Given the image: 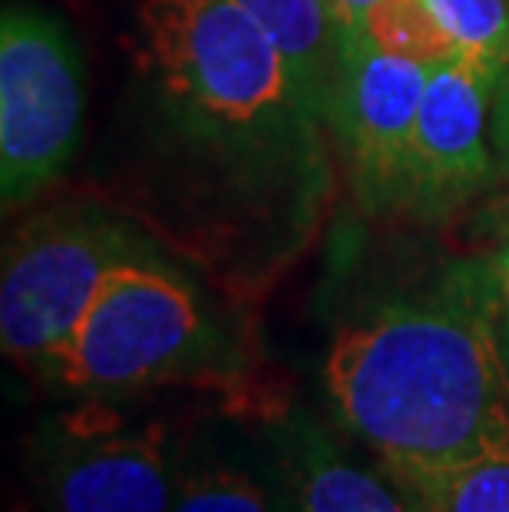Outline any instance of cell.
<instances>
[{
    "label": "cell",
    "mask_w": 509,
    "mask_h": 512,
    "mask_svg": "<svg viewBox=\"0 0 509 512\" xmlns=\"http://www.w3.org/2000/svg\"><path fill=\"white\" fill-rule=\"evenodd\" d=\"M324 387L387 473H433L509 446V367L490 261L424 298L391 301L334 334Z\"/></svg>",
    "instance_id": "6da1fadb"
},
{
    "label": "cell",
    "mask_w": 509,
    "mask_h": 512,
    "mask_svg": "<svg viewBox=\"0 0 509 512\" xmlns=\"http://www.w3.org/2000/svg\"><path fill=\"white\" fill-rule=\"evenodd\" d=\"M139 34L149 80L205 143L262 156L318 129L275 43L238 0H143Z\"/></svg>",
    "instance_id": "7a4b0ae2"
},
{
    "label": "cell",
    "mask_w": 509,
    "mask_h": 512,
    "mask_svg": "<svg viewBox=\"0 0 509 512\" xmlns=\"http://www.w3.org/2000/svg\"><path fill=\"white\" fill-rule=\"evenodd\" d=\"M219 351V331L186 281L153 261H126L106 271L50 380L80 394L199 384Z\"/></svg>",
    "instance_id": "3957f363"
},
{
    "label": "cell",
    "mask_w": 509,
    "mask_h": 512,
    "mask_svg": "<svg viewBox=\"0 0 509 512\" xmlns=\"http://www.w3.org/2000/svg\"><path fill=\"white\" fill-rule=\"evenodd\" d=\"M126 261H146V248L106 212L57 205L27 219L4 248V354L37 377H50L106 271Z\"/></svg>",
    "instance_id": "277c9868"
},
{
    "label": "cell",
    "mask_w": 509,
    "mask_h": 512,
    "mask_svg": "<svg viewBox=\"0 0 509 512\" xmlns=\"http://www.w3.org/2000/svg\"><path fill=\"white\" fill-rule=\"evenodd\" d=\"M83 67L57 17L7 4L0 17V192L30 202L67 169L80 143Z\"/></svg>",
    "instance_id": "5b68a950"
},
{
    "label": "cell",
    "mask_w": 509,
    "mask_h": 512,
    "mask_svg": "<svg viewBox=\"0 0 509 512\" xmlns=\"http://www.w3.org/2000/svg\"><path fill=\"white\" fill-rule=\"evenodd\" d=\"M496 80L500 73L467 57L430 67L400 205L407 215L443 222L490 189Z\"/></svg>",
    "instance_id": "8992f818"
},
{
    "label": "cell",
    "mask_w": 509,
    "mask_h": 512,
    "mask_svg": "<svg viewBox=\"0 0 509 512\" xmlns=\"http://www.w3.org/2000/svg\"><path fill=\"white\" fill-rule=\"evenodd\" d=\"M176 479L162 427L63 420L43 440V512H172Z\"/></svg>",
    "instance_id": "52a82bcc"
},
{
    "label": "cell",
    "mask_w": 509,
    "mask_h": 512,
    "mask_svg": "<svg viewBox=\"0 0 509 512\" xmlns=\"http://www.w3.org/2000/svg\"><path fill=\"white\" fill-rule=\"evenodd\" d=\"M430 67L351 37L334 126L351 159L357 205L391 212L404 205L410 146Z\"/></svg>",
    "instance_id": "ba28073f"
},
{
    "label": "cell",
    "mask_w": 509,
    "mask_h": 512,
    "mask_svg": "<svg viewBox=\"0 0 509 512\" xmlns=\"http://www.w3.org/2000/svg\"><path fill=\"white\" fill-rule=\"evenodd\" d=\"M275 43L314 126L338 113L351 37L328 0H238Z\"/></svg>",
    "instance_id": "9c48e42d"
},
{
    "label": "cell",
    "mask_w": 509,
    "mask_h": 512,
    "mask_svg": "<svg viewBox=\"0 0 509 512\" xmlns=\"http://www.w3.org/2000/svg\"><path fill=\"white\" fill-rule=\"evenodd\" d=\"M281 483L295 512H424L381 466L348 460L314 423H291L281 440Z\"/></svg>",
    "instance_id": "30bf717a"
},
{
    "label": "cell",
    "mask_w": 509,
    "mask_h": 512,
    "mask_svg": "<svg viewBox=\"0 0 509 512\" xmlns=\"http://www.w3.org/2000/svg\"><path fill=\"white\" fill-rule=\"evenodd\" d=\"M172 512H295L288 486H272L248 466L202 456L179 466Z\"/></svg>",
    "instance_id": "8fae6325"
},
{
    "label": "cell",
    "mask_w": 509,
    "mask_h": 512,
    "mask_svg": "<svg viewBox=\"0 0 509 512\" xmlns=\"http://www.w3.org/2000/svg\"><path fill=\"white\" fill-rule=\"evenodd\" d=\"M394 479L424 512H509V446L450 470Z\"/></svg>",
    "instance_id": "7c38bea8"
},
{
    "label": "cell",
    "mask_w": 509,
    "mask_h": 512,
    "mask_svg": "<svg viewBox=\"0 0 509 512\" xmlns=\"http://www.w3.org/2000/svg\"><path fill=\"white\" fill-rule=\"evenodd\" d=\"M361 37L387 53L424 63V67H440V63L460 57L457 43L437 24L427 0H377L364 20Z\"/></svg>",
    "instance_id": "4fadbf2b"
},
{
    "label": "cell",
    "mask_w": 509,
    "mask_h": 512,
    "mask_svg": "<svg viewBox=\"0 0 509 512\" xmlns=\"http://www.w3.org/2000/svg\"><path fill=\"white\" fill-rule=\"evenodd\" d=\"M460 57L496 73L509 67V0H427Z\"/></svg>",
    "instance_id": "5bb4252c"
},
{
    "label": "cell",
    "mask_w": 509,
    "mask_h": 512,
    "mask_svg": "<svg viewBox=\"0 0 509 512\" xmlns=\"http://www.w3.org/2000/svg\"><path fill=\"white\" fill-rule=\"evenodd\" d=\"M490 139H493V179L490 189V219L493 232H509V67L496 80L493 93V119H490Z\"/></svg>",
    "instance_id": "9a60e30c"
},
{
    "label": "cell",
    "mask_w": 509,
    "mask_h": 512,
    "mask_svg": "<svg viewBox=\"0 0 509 512\" xmlns=\"http://www.w3.org/2000/svg\"><path fill=\"white\" fill-rule=\"evenodd\" d=\"M500 245L486 258L490 261V285H493V321H496V337H500L503 361L509 367V232L496 235Z\"/></svg>",
    "instance_id": "2e32d148"
},
{
    "label": "cell",
    "mask_w": 509,
    "mask_h": 512,
    "mask_svg": "<svg viewBox=\"0 0 509 512\" xmlns=\"http://www.w3.org/2000/svg\"><path fill=\"white\" fill-rule=\"evenodd\" d=\"M328 4L334 10V17L341 20V27L348 30V34L357 37L364 30V20L374 10L377 0H328Z\"/></svg>",
    "instance_id": "e0dca14e"
}]
</instances>
